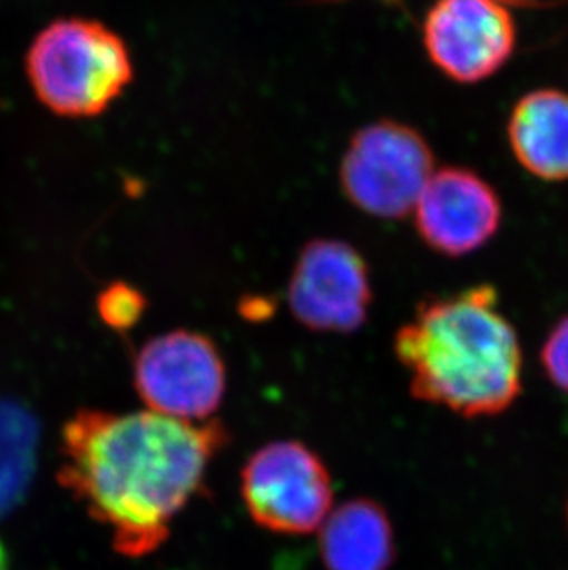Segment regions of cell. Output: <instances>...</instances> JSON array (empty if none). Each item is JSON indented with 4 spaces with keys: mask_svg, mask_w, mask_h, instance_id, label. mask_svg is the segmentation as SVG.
<instances>
[{
    "mask_svg": "<svg viewBox=\"0 0 568 570\" xmlns=\"http://www.w3.org/2000/svg\"><path fill=\"white\" fill-rule=\"evenodd\" d=\"M226 442L218 421L80 410L63 429L59 484L111 530L117 552L140 558L167 541Z\"/></svg>",
    "mask_w": 568,
    "mask_h": 570,
    "instance_id": "1",
    "label": "cell"
},
{
    "mask_svg": "<svg viewBox=\"0 0 568 570\" xmlns=\"http://www.w3.org/2000/svg\"><path fill=\"white\" fill-rule=\"evenodd\" d=\"M393 351L413 397L463 417L502 414L522 390V347L491 285L424 299Z\"/></svg>",
    "mask_w": 568,
    "mask_h": 570,
    "instance_id": "2",
    "label": "cell"
},
{
    "mask_svg": "<svg viewBox=\"0 0 568 570\" xmlns=\"http://www.w3.org/2000/svg\"><path fill=\"white\" fill-rule=\"evenodd\" d=\"M33 95L63 119H95L134 80L128 45L104 22L65 17L33 38L25 56Z\"/></svg>",
    "mask_w": 568,
    "mask_h": 570,
    "instance_id": "3",
    "label": "cell"
},
{
    "mask_svg": "<svg viewBox=\"0 0 568 570\" xmlns=\"http://www.w3.org/2000/svg\"><path fill=\"white\" fill-rule=\"evenodd\" d=\"M434 151L423 134L393 119L356 129L340 163L349 204L379 220L412 215L434 174Z\"/></svg>",
    "mask_w": 568,
    "mask_h": 570,
    "instance_id": "4",
    "label": "cell"
},
{
    "mask_svg": "<svg viewBox=\"0 0 568 570\" xmlns=\"http://www.w3.org/2000/svg\"><path fill=\"white\" fill-rule=\"evenodd\" d=\"M246 510L258 527L306 535L333 511V482L322 458L300 442H274L253 452L241 474Z\"/></svg>",
    "mask_w": 568,
    "mask_h": 570,
    "instance_id": "5",
    "label": "cell"
},
{
    "mask_svg": "<svg viewBox=\"0 0 568 570\" xmlns=\"http://www.w3.org/2000/svg\"><path fill=\"white\" fill-rule=\"evenodd\" d=\"M134 382L146 410L172 420L205 423L226 395V362L209 336L176 328L140 347Z\"/></svg>",
    "mask_w": 568,
    "mask_h": 570,
    "instance_id": "6",
    "label": "cell"
},
{
    "mask_svg": "<svg viewBox=\"0 0 568 570\" xmlns=\"http://www.w3.org/2000/svg\"><path fill=\"white\" fill-rule=\"evenodd\" d=\"M286 297L290 313L303 327L354 333L368 322L373 302L370 266L345 240L312 238L297 255Z\"/></svg>",
    "mask_w": 568,
    "mask_h": 570,
    "instance_id": "7",
    "label": "cell"
},
{
    "mask_svg": "<svg viewBox=\"0 0 568 570\" xmlns=\"http://www.w3.org/2000/svg\"><path fill=\"white\" fill-rule=\"evenodd\" d=\"M430 61L458 83H480L513 56L517 24L500 0H435L423 22Z\"/></svg>",
    "mask_w": 568,
    "mask_h": 570,
    "instance_id": "8",
    "label": "cell"
},
{
    "mask_svg": "<svg viewBox=\"0 0 568 570\" xmlns=\"http://www.w3.org/2000/svg\"><path fill=\"white\" fill-rule=\"evenodd\" d=\"M415 229L435 254L466 257L499 233L502 202L493 185L466 167L438 168L419 196Z\"/></svg>",
    "mask_w": 568,
    "mask_h": 570,
    "instance_id": "9",
    "label": "cell"
},
{
    "mask_svg": "<svg viewBox=\"0 0 568 570\" xmlns=\"http://www.w3.org/2000/svg\"><path fill=\"white\" fill-rule=\"evenodd\" d=\"M508 140L517 163L533 178L568 181V92H526L511 109Z\"/></svg>",
    "mask_w": 568,
    "mask_h": 570,
    "instance_id": "10",
    "label": "cell"
},
{
    "mask_svg": "<svg viewBox=\"0 0 568 570\" xmlns=\"http://www.w3.org/2000/svg\"><path fill=\"white\" fill-rule=\"evenodd\" d=\"M320 552L327 570H388L395 558L392 522L381 504L353 499L323 522Z\"/></svg>",
    "mask_w": 568,
    "mask_h": 570,
    "instance_id": "11",
    "label": "cell"
},
{
    "mask_svg": "<svg viewBox=\"0 0 568 570\" xmlns=\"http://www.w3.org/2000/svg\"><path fill=\"white\" fill-rule=\"evenodd\" d=\"M39 426L30 410L0 399V519L27 497L38 460Z\"/></svg>",
    "mask_w": 568,
    "mask_h": 570,
    "instance_id": "12",
    "label": "cell"
},
{
    "mask_svg": "<svg viewBox=\"0 0 568 570\" xmlns=\"http://www.w3.org/2000/svg\"><path fill=\"white\" fill-rule=\"evenodd\" d=\"M148 302L145 294L126 281H115L97 297L98 316L109 328L126 333L140 322Z\"/></svg>",
    "mask_w": 568,
    "mask_h": 570,
    "instance_id": "13",
    "label": "cell"
},
{
    "mask_svg": "<svg viewBox=\"0 0 568 570\" xmlns=\"http://www.w3.org/2000/svg\"><path fill=\"white\" fill-rule=\"evenodd\" d=\"M541 361L554 386L568 393V316L548 334L542 345Z\"/></svg>",
    "mask_w": 568,
    "mask_h": 570,
    "instance_id": "14",
    "label": "cell"
},
{
    "mask_svg": "<svg viewBox=\"0 0 568 570\" xmlns=\"http://www.w3.org/2000/svg\"><path fill=\"white\" fill-rule=\"evenodd\" d=\"M0 570H10V563H8V554H6L4 544L0 541Z\"/></svg>",
    "mask_w": 568,
    "mask_h": 570,
    "instance_id": "15",
    "label": "cell"
},
{
    "mask_svg": "<svg viewBox=\"0 0 568 570\" xmlns=\"http://www.w3.org/2000/svg\"><path fill=\"white\" fill-rule=\"evenodd\" d=\"M506 6H531L539 2V0H500Z\"/></svg>",
    "mask_w": 568,
    "mask_h": 570,
    "instance_id": "16",
    "label": "cell"
},
{
    "mask_svg": "<svg viewBox=\"0 0 568 570\" xmlns=\"http://www.w3.org/2000/svg\"><path fill=\"white\" fill-rule=\"evenodd\" d=\"M567 519H568V508H567Z\"/></svg>",
    "mask_w": 568,
    "mask_h": 570,
    "instance_id": "17",
    "label": "cell"
}]
</instances>
